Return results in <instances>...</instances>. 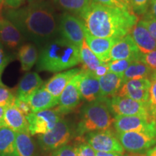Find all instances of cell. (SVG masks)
I'll use <instances>...</instances> for the list:
<instances>
[{
    "label": "cell",
    "mask_w": 156,
    "mask_h": 156,
    "mask_svg": "<svg viewBox=\"0 0 156 156\" xmlns=\"http://www.w3.org/2000/svg\"><path fill=\"white\" fill-rule=\"evenodd\" d=\"M4 17L20 31L26 40L39 49L56 38L58 33L57 17L51 3L46 0L29 3L17 9H8Z\"/></svg>",
    "instance_id": "obj_1"
},
{
    "label": "cell",
    "mask_w": 156,
    "mask_h": 156,
    "mask_svg": "<svg viewBox=\"0 0 156 156\" xmlns=\"http://www.w3.org/2000/svg\"><path fill=\"white\" fill-rule=\"evenodd\" d=\"M79 16L92 36L119 40L128 35L138 22L133 12L107 7L93 1Z\"/></svg>",
    "instance_id": "obj_2"
},
{
    "label": "cell",
    "mask_w": 156,
    "mask_h": 156,
    "mask_svg": "<svg viewBox=\"0 0 156 156\" xmlns=\"http://www.w3.org/2000/svg\"><path fill=\"white\" fill-rule=\"evenodd\" d=\"M80 62V48L65 39L56 38L40 48L36 69L58 73L75 67Z\"/></svg>",
    "instance_id": "obj_3"
},
{
    "label": "cell",
    "mask_w": 156,
    "mask_h": 156,
    "mask_svg": "<svg viewBox=\"0 0 156 156\" xmlns=\"http://www.w3.org/2000/svg\"><path fill=\"white\" fill-rule=\"evenodd\" d=\"M110 98H101L85 104L82 108L77 133L83 136L90 132L107 130L114 122L112 115Z\"/></svg>",
    "instance_id": "obj_4"
},
{
    "label": "cell",
    "mask_w": 156,
    "mask_h": 156,
    "mask_svg": "<svg viewBox=\"0 0 156 156\" xmlns=\"http://www.w3.org/2000/svg\"><path fill=\"white\" fill-rule=\"evenodd\" d=\"M72 135L69 123L61 119L51 131L38 136V141L44 151H56L58 148L66 145Z\"/></svg>",
    "instance_id": "obj_5"
},
{
    "label": "cell",
    "mask_w": 156,
    "mask_h": 156,
    "mask_svg": "<svg viewBox=\"0 0 156 156\" xmlns=\"http://www.w3.org/2000/svg\"><path fill=\"white\" fill-rule=\"evenodd\" d=\"M85 29L83 20L73 14L64 12L60 17L58 33L62 38L79 48L85 40Z\"/></svg>",
    "instance_id": "obj_6"
},
{
    "label": "cell",
    "mask_w": 156,
    "mask_h": 156,
    "mask_svg": "<svg viewBox=\"0 0 156 156\" xmlns=\"http://www.w3.org/2000/svg\"><path fill=\"white\" fill-rule=\"evenodd\" d=\"M61 119L62 114L57 108L31 112L26 116L30 134L34 136L47 133L55 126Z\"/></svg>",
    "instance_id": "obj_7"
},
{
    "label": "cell",
    "mask_w": 156,
    "mask_h": 156,
    "mask_svg": "<svg viewBox=\"0 0 156 156\" xmlns=\"http://www.w3.org/2000/svg\"><path fill=\"white\" fill-rule=\"evenodd\" d=\"M117 133L128 132L156 134V119L140 116H116L114 122Z\"/></svg>",
    "instance_id": "obj_8"
},
{
    "label": "cell",
    "mask_w": 156,
    "mask_h": 156,
    "mask_svg": "<svg viewBox=\"0 0 156 156\" xmlns=\"http://www.w3.org/2000/svg\"><path fill=\"white\" fill-rule=\"evenodd\" d=\"M109 106L112 112L116 116H140L156 119L151 114L148 103L115 95L110 99Z\"/></svg>",
    "instance_id": "obj_9"
},
{
    "label": "cell",
    "mask_w": 156,
    "mask_h": 156,
    "mask_svg": "<svg viewBox=\"0 0 156 156\" xmlns=\"http://www.w3.org/2000/svg\"><path fill=\"white\" fill-rule=\"evenodd\" d=\"M85 139L95 152L123 154L124 149L119 140L111 130H103L86 134Z\"/></svg>",
    "instance_id": "obj_10"
},
{
    "label": "cell",
    "mask_w": 156,
    "mask_h": 156,
    "mask_svg": "<svg viewBox=\"0 0 156 156\" xmlns=\"http://www.w3.org/2000/svg\"><path fill=\"white\" fill-rule=\"evenodd\" d=\"M117 138L124 149L132 153L147 151L156 144V134L144 132H128L117 133Z\"/></svg>",
    "instance_id": "obj_11"
},
{
    "label": "cell",
    "mask_w": 156,
    "mask_h": 156,
    "mask_svg": "<svg viewBox=\"0 0 156 156\" xmlns=\"http://www.w3.org/2000/svg\"><path fill=\"white\" fill-rule=\"evenodd\" d=\"M80 79L81 72L69 82L58 98L57 109L62 115L73 112L80 103L82 97L79 90Z\"/></svg>",
    "instance_id": "obj_12"
},
{
    "label": "cell",
    "mask_w": 156,
    "mask_h": 156,
    "mask_svg": "<svg viewBox=\"0 0 156 156\" xmlns=\"http://www.w3.org/2000/svg\"><path fill=\"white\" fill-rule=\"evenodd\" d=\"M151 80L149 79L132 80L123 83L116 95L125 97L140 102L148 103Z\"/></svg>",
    "instance_id": "obj_13"
},
{
    "label": "cell",
    "mask_w": 156,
    "mask_h": 156,
    "mask_svg": "<svg viewBox=\"0 0 156 156\" xmlns=\"http://www.w3.org/2000/svg\"><path fill=\"white\" fill-rule=\"evenodd\" d=\"M26 40L17 27L5 17L0 16V44L11 51L18 50Z\"/></svg>",
    "instance_id": "obj_14"
},
{
    "label": "cell",
    "mask_w": 156,
    "mask_h": 156,
    "mask_svg": "<svg viewBox=\"0 0 156 156\" xmlns=\"http://www.w3.org/2000/svg\"><path fill=\"white\" fill-rule=\"evenodd\" d=\"M142 53L134 43L130 34L120 39L113 46L110 52L111 60L131 59L133 61L140 60Z\"/></svg>",
    "instance_id": "obj_15"
},
{
    "label": "cell",
    "mask_w": 156,
    "mask_h": 156,
    "mask_svg": "<svg viewBox=\"0 0 156 156\" xmlns=\"http://www.w3.org/2000/svg\"><path fill=\"white\" fill-rule=\"evenodd\" d=\"M85 40L89 48L101 62H108L110 61L111 50L119 39L95 37L85 29Z\"/></svg>",
    "instance_id": "obj_16"
},
{
    "label": "cell",
    "mask_w": 156,
    "mask_h": 156,
    "mask_svg": "<svg viewBox=\"0 0 156 156\" xmlns=\"http://www.w3.org/2000/svg\"><path fill=\"white\" fill-rule=\"evenodd\" d=\"M79 90L82 98L87 102H93L101 98V89L98 78L92 73L81 69V79Z\"/></svg>",
    "instance_id": "obj_17"
},
{
    "label": "cell",
    "mask_w": 156,
    "mask_h": 156,
    "mask_svg": "<svg viewBox=\"0 0 156 156\" xmlns=\"http://www.w3.org/2000/svg\"><path fill=\"white\" fill-rule=\"evenodd\" d=\"M80 72L81 69L75 68L56 74L49 80L44 83L43 87L53 96L58 99L66 86Z\"/></svg>",
    "instance_id": "obj_18"
},
{
    "label": "cell",
    "mask_w": 156,
    "mask_h": 156,
    "mask_svg": "<svg viewBox=\"0 0 156 156\" xmlns=\"http://www.w3.org/2000/svg\"><path fill=\"white\" fill-rule=\"evenodd\" d=\"M130 33V36L142 54H147L156 50V41L140 21L134 25Z\"/></svg>",
    "instance_id": "obj_19"
},
{
    "label": "cell",
    "mask_w": 156,
    "mask_h": 156,
    "mask_svg": "<svg viewBox=\"0 0 156 156\" xmlns=\"http://www.w3.org/2000/svg\"><path fill=\"white\" fill-rule=\"evenodd\" d=\"M40 75L36 73H28L23 76L18 84L16 98L20 100L27 102L29 97L37 90L44 85Z\"/></svg>",
    "instance_id": "obj_20"
},
{
    "label": "cell",
    "mask_w": 156,
    "mask_h": 156,
    "mask_svg": "<svg viewBox=\"0 0 156 156\" xmlns=\"http://www.w3.org/2000/svg\"><path fill=\"white\" fill-rule=\"evenodd\" d=\"M27 103L30 106L31 112L35 113L54 108L58 105V99L42 86L29 97Z\"/></svg>",
    "instance_id": "obj_21"
},
{
    "label": "cell",
    "mask_w": 156,
    "mask_h": 156,
    "mask_svg": "<svg viewBox=\"0 0 156 156\" xmlns=\"http://www.w3.org/2000/svg\"><path fill=\"white\" fill-rule=\"evenodd\" d=\"M5 126L17 132H29L28 123L26 116L12 105L6 108L5 113Z\"/></svg>",
    "instance_id": "obj_22"
},
{
    "label": "cell",
    "mask_w": 156,
    "mask_h": 156,
    "mask_svg": "<svg viewBox=\"0 0 156 156\" xmlns=\"http://www.w3.org/2000/svg\"><path fill=\"white\" fill-rule=\"evenodd\" d=\"M101 98H109L115 96L123 85L122 76L108 73L98 78Z\"/></svg>",
    "instance_id": "obj_23"
},
{
    "label": "cell",
    "mask_w": 156,
    "mask_h": 156,
    "mask_svg": "<svg viewBox=\"0 0 156 156\" xmlns=\"http://www.w3.org/2000/svg\"><path fill=\"white\" fill-rule=\"evenodd\" d=\"M39 48L33 43L23 44L17 50V58L23 71L28 72L38 62Z\"/></svg>",
    "instance_id": "obj_24"
},
{
    "label": "cell",
    "mask_w": 156,
    "mask_h": 156,
    "mask_svg": "<svg viewBox=\"0 0 156 156\" xmlns=\"http://www.w3.org/2000/svg\"><path fill=\"white\" fill-rule=\"evenodd\" d=\"M153 73L152 69L141 60L134 61L122 75L123 83L132 80L151 79Z\"/></svg>",
    "instance_id": "obj_25"
},
{
    "label": "cell",
    "mask_w": 156,
    "mask_h": 156,
    "mask_svg": "<svg viewBox=\"0 0 156 156\" xmlns=\"http://www.w3.org/2000/svg\"><path fill=\"white\" fill-rule=\"evenodd\" d=\"M0 156H17L16 132L7 126L0 128Z\"/></svg>",
    "instance_id": "obj_26"
},
{
    "label": "cell",
    "mask_w": 156,
    "mask_h": 156,
    "mask_svg": "<svg viewBox=\"0 0 156 156\" xmlns=\"http://www.w3.org/2000/svg\"><path fill=\"white\" fill-rule=\"evenodd\" d=\"M80 59L83 64L82 69L93 73L95 69L103 63L87 46L85 40L80 48Z\"/></svg>",
    "instance_id": "obj_27"
},
{
    "label": "cell",
    "mask_w": 156,
    "mask_h": 156,
    "mask_svg": "<svg viewBox=\"0 0 156 156\" xmlns=\"http://www.w3.org/2000/svg\"><path fill=\"white\" fill-rule=\"evenodd\" d=\"M30 132H17L16 151L17 156H34L35 145Z\"/></svg>",
    "instance_id": "obj_28"
},
{
    "label": "cell",
    "mask_w": 156,
    "mask_h": 156,
    "mask_svg": "<svg viewBox=\"0 0 156 156\" xmlns=\"http://www.w3.org/2000/svg\"><path fill=\"white\" fill-rule=\"evenodd\" d=\"M92 0H53V2L58 8L66 12L80 15L90 4Z\"/></svg>",
    "instance_id": "obj_29"
},
{
    "label": "cell",
    "mask_w": 156,
    "mask_h": 156,
    "mask_svg": "<svg viewBox=\"0 0 156 156\" xmlns=\"http://www.w3.org/2000/svg\"><path fill=\"white\" fill-rule=\"evenodd\" d=\"M133 62V60L131 59L111 60L107 62L108 66V72L122 76Z\"/></svg>",
    "instance_id": "obj_30"
},
{
    "label": "cell",
    "mask_w": 156,
    "mask_h": 156,
    "mask_svg": "<svg viewBox=\"0 0 156 156\" xmlns=\"http://www.w3.org/2000/svg\"><path fill=\"white\" fill-rule=\"evenodd\" d=\"M16 96L12 93V91L8 87H7L0 83V106L8 107L14 105Z\"/></svg>",
    "instance_id": "obj_31"
},
{
    "label": "cell",
    "mask_w": 156,
    "mask_h": 156,
    "mask_svg": "<svg viewBox=\"0 0 156 156\" xmlns=\"http://www.w3.org/2000/svg\"><path fill=\"white\" fill-rule=\"evenodd\" d=\"M151 87L149 90L148 106L151 114L156 119V73H154L151 79Z\"/></svg>",
    "instance_id": "obj_32"
},
{
    "label": "cell",
    "mask_w": 156,
    "mask_h": 156,
    "mask_svg": "<svg viewBox=\"0 0 156 156\" xmlns=\"http://www.w3.org/2000/svg\"><path fill=\"white\" fill-rule=\"evenodd\" d=\"M139 21L147 28L151 36L156 41V19L152 15L149 10L145 15H142Z\"/></svg>",
    "instance_id": "obj_33"
},
{
    "label": "cell",
    "mask_w": 156,
    "mask_h": 156,
    "mask_svg": "<svg viewBox=\"0 0 156 156\" xmlns=\"http://www.w3.org/2000/svg\"><path fill=\"white\" fill-rule=\"evenodd\" d=\"M151 0H131V7L134 14L145 15L148 11Z\"/></svg>",
    "instance_id": "obj_34"
},
{
    "label": "cell",
    "mask_w": 156,
    "mask_h": 156,
    "mask_svg": "<svg viewBox=\"0 0 156 156\" xmlns=\"http://www.w3.org/2000/svg\"><path fill=\"white\" fill-rule=\"evenodd\" d=\"M75 147L77 156H96V152L87 142H82Z\"/></svg>",
    "instance_id": "obj_35"
},
{
    "label": "cell",
    "mask_w": 156,
    "mask_h": 156,
    "mask_svg": "<svg viewBox=\"0 0 156 156\" xmlns=\"http://www.w3.org/2000/svg\"><path fill=\"white\" fill-rule=\"evenodd\" d=\"M140 60L147 64L153 73H156V50L147 54H142Z\"/></svg>",
    "instance_id": "obj_36"
},
{
    "label": "cell",
    "mask_w": 156,
    "mask_h": 156,
    "mask_svg": "<svg viewBox=\"0 0 156 156\" xmlns=\"http://www.w3.org/2000/svg\"><path fill=\"white\" fill-rule=\"evenodd\" d=\"M92 1L100 4V5L107 6V7H115V8H119L133 12L131 8H129L125 4L123 3L122 0H92Z\"/></svg>",
    "instance_id": "obj_37"
},
{
    "label": "cell",
    "mask_w": 156,
    "mask_h": 156,
    "mask_svg": "<svg viewBox=\"0 0 156 156\" xmlns=\"http://www.w3.org/2000/svg\"><path fill=\"white\" fill-rule=\"evenodd\" d=\"M51 156H77V153L75 147L66 145L54 151Z\"/></svg>",
    "instance_id": "obj_38"
},
{
    "label": "cell",
    "mask_w": 156,
    "mask_h": 156,
    "mask_svg": "<svg viewBox=\"0 0 156 156\" xmlns=\"http://www.w3.org/2000/svg\"><path fill=\"white\" fill-rule=\"evenodd\" d=\"M9 60H10V57L5 51L4 46L0 44V83H2L1 81L2 75L6 66L9 62Z\"/></svg>",
    "instance_id": "obj_39"
},
{
    "label": "cell",
    "mask_w": 156,
    "mask_h": 156,
    "mask_svg": "<svg viewBox=\"0 0 156 156\" xmlns=\"http://www.w3.org/2000/svg\"><path fill=\"white\" fill-rule=\"evenodd\" d=\"M14 106L15 107H17V109H18L20 112L23 113L25 116H27L28 114H30L31 113V109L30 108V106H29L28 103L25 102V101L17 99V98L15 101Z\"/></svg>",
    "instance_id": "obj_40"
},
{
    "label": "cell",
    "mask_w": 156,
    "mask_h": 156,
    "mask_svg": "<svg viewBox=\"0 0 156 156\" xmlns=\"http://www.w3.org/2000/svg\"><path fill=\"white\" fill-rule=\"evenodd\" d=\"M108 73V66L107 62H103L101 65H99L95 71L92 73L95 77L99 78L102 76H104L106 74Z\"/></svg>",
    "instance_id": "obj_41"
},
{
    "label": "cell",
    "mask_w": 156,
    "mask_h": 156,
    "mask_svg": "<svg viewBox=\"0 0 156 156\" xmlns=\"http://www.w3.org/2000/svg\"><path fill=\"white\" fill-rule=\"evenodd\" d=\"M4 2L9 9H17L25 2V0H4Z\"/></svg>",
    "instance_id": "obj_42"
},
{
    "label": "cell",
    "mask_w": 156,
    "mask_h": 156,
    "mask_svg": "<svg viewBox=\"0 0 156 156\" xmlns=\"http://www.w3.org/2000/svg\"><path fill=\"white\" fill-rule=\"evenodd\" d=\"M7 107L0 106V128L5 126V113Z\"/></svg>",
    "instance_id": "obj_43"
},
{
    "label": "cell",
    "mask_w": 156,
    "mask_h": 156,
    "mask_svg": "<svg viewBox=\"0 0 156 156\" xmlns=\"http://www.w3.org/2000/svg\"><path fill=\"white\" fill-rule=\"evenodd\" d=\"M149 7L150 9H148V10L156 19V0H151Z\"/></svg>",
    "instance_id": "obj_44"
},
{
    "label": "cell",
    "mask_w": 156,
    "mask_h": 156,
    "mask_svg": "<svg viewBox=\"0 0 156 156\" xmlns=\"http://www.w3.org/2000/svg\"><path fill=\"white\" fill-rule=\"evenodd\" d=\"M96 156H123L122 154L117 153H105V152H96Z\"/></svg>",
    "instance_id": "obj_45"
},
{
    "label": "cell",
    "mask_w": 156,
    "mask_h": 156,
    "mask_svg": "<svg viewBox=\"0 0 156 156\" xmlns=\"http://www.w3.org/2000/svg\"><path fill=\"white\" fill-rule=\"evenodd\" d=\"M146 156H156V145L147 151Z\"/></svg>",
    "instance_id": "obj_46"
},
{
    "label": "cell",
    "mask_w": 156,
    "mask_h": 156,
    "mask_svg": "<svg viewBox=\"0 0 156 156\" xmlns=\"http://www.w3.org/2000/svg\"><path fill=\"white\" fill-rule=\"evenodd\" d=\"M122 1L123 3L125 4L126 6H128V7H129V8L132 9V7H131V1H130V0H122Z\"/></svg>",
    "instance_id": "obj_47"
},
{
    "label": "cell",
    "mask_w": 156,
    "mask_h": 156,
    "mask_svg": "<svg viewBox=\"0 0 156 156\" xmlns=\"http://www.w3.org/2000/svg\"><path fill=\"white\" fill-rule=\"evenodd\" d=\"M29 2V3H32V2H39V1H42V0H28Z\"/></svg>",
    "instance_id": "obj_48"
},
{
    "label": "cell",
    "mask_w": 156,
    "mask_h": 156,
    "mask_svg": "<svg viewBox=\"0 0 156 156\" xmlns=\"http://www.w3.org/2000/svg\"><path fill=\"white\" fill-rule=\"evenodd\" d=\"M3 3H4V0H0V11H1Z\"/></svg>",
    "instance_id": "obj_49"
},
{
    "label": "cell",
    "mask_w": 156,
    "mask_h": 156,
    "mask_svg": "<svg viewBox=\"0 0 156 156\" xmlns=\"http://www.w3.org/2000/svg\"><path fill=\"white\" fill-rule=\"evenodd\" d=\"M129 156H143V155H129Z\"/></svg>",
    "instance_id": "obj_50"
},
{
    "label": "cell",
    "mask_w": 156,
    "mask_h": 156,
    "mask_svg": "<svg viewBox=\"0 0 156 156\" xmlns=\"http://www.w3.org/2000/svg\"><path fill=\"white\" fill-rule=\"evenodd\" d=\"M130 1H131V0H130Z\"/></svg>",
    "instance_id": "obj_51"
}]
</instances>
